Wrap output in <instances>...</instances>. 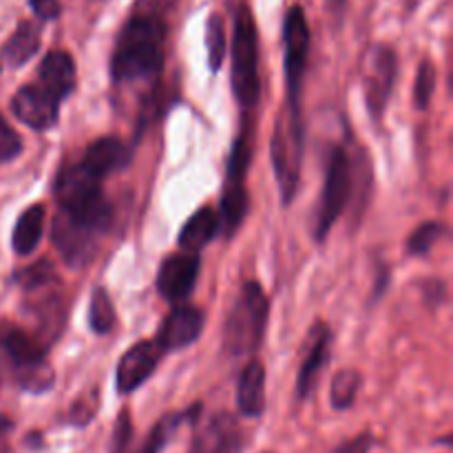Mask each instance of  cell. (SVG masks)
<instances>
[{
    "instance_id": "26",
    "label": "cell",
    "mask_w": 453,
    "mask_h": 453,
    "mask_svg": "<svg viewBox=\"0 0 453 453\" xmlns=\"http://www.w3.org/2000/svg\"><path fill=\"white\" fill-rule=\"evenodd\" d=\"M88 326L96 334H109L115 326V308L109 292L104 288H96L88 308Z\"/></svg>"
},
{
    "instance_id": "4",
    "label": "cell",
    "mask_w": 453,
    "mask_h": 453,
    "mask_svg": "<svg viewBox=\"0 0 453 453\" xmlns=\"http://www.w3.org/2000/svg\"><path fill=\"white\" fill-rule=\"evenodd\" d=\"M0 352L12 363L22 389L42 394L51 389L53 370L47 363L44 345L13 323H0Z\"/></svg>"
},
{
    "instance_id": "19",
    "label": "cell",
    "mask_w": 453,
    "mask_h": 453,
    "mask_svg": "<svg viewBox=\"0 0 453 453\" xmlns=\"http://www.w3.org/2000/svg\"><path fill=\"white\" fill-rule=\"evenodd\" d=\"M128 162H131V149L118 137H100L87 146L82 157L84 166L100 180H104L109 173L124 168Z\"/></svg>"
},
{
    "instance_id": "15",
    "label": "cell",
    "mask_w": 453,
    "mask_h": 453,
    "mask_svg": "<svg viewBox=\"0 0 453 453\" xmlns=\"http://www.w3.org/2000/svg\"><path fill=\"white\" fill-rule=\"evenodd\" d=\"M203 330V314L199 308L193 305H180L171 310L164 319L162 327L157 332V345L164 352H175V349L186 348L195 343Z\"/></svg>"
},
{
    "instance_id": "6",
    "label": "cell",
    "mask_w": 453,
    "mask_h": 453,
    "mask_svg": "<svg viewBox=\"0 0 453 453\" xmlns=\"http://www.w3.org/2000/svg\"><path fill=\"white\" fill-rule=\"evenodd\" d=\"M233 91L243 109H252L259 100V44L255 18L248 4H239L234 16Z\"/></svg>"
},
{
    "instance_id": "33",
    "label": "cell",
    "mask_w": 453,
    "mask_h": 453,
    "mask_svg": "<svg viewBox=\"0 0 453 453\" xmlns=\"http://www.w3.org/2000/svg\"><path fill=\"white\" fill-rule=\"evenodd\" d=\"M29 4L35 16L42 18V20H53V18L60 16V0H29Z\"/></svg>"
},
{
    "instance_id": "17",
    "label": "cell",
    "mask_w": 453,
    "mask_h": 453,
    "mask_svg": "<svg viewBox=\"0 0 453 453\" xmlns=\"http://www.w3.org/2000/svg\"><path fill=\"white\" fill-rule=\"evenodd\" d=\"M93 234L96 233L73 224V221L66 219L62 212L58 215L56 224H53V242H56V248L60 250V255L65 257L71 265L84 264V261L91 259L93 250H96Z\"/></svg>"
},
{
    "instance_id": "34",
    "label": "cell",
    "mask_w": 453,
    "mask_h": 453,
    "mask_svg": "<svg viewBox=\"0 0 453 453\" xmlns=\"http://www.w3.org/2000/svg\"><path fill=\"white\" fill-rule=\"evenodd\" d=\"M372 445H374V438H372V434H358L357 438H352V441L343 442V445L339 447L334 453H370Z\"/></svg>"
},
{
    "instance_id": "25",
    "label": "cell",
    "mask_w": 453,
    "mask_h": 453,
    "mask_svg": "<svg viewBox=\"0 0 453 453\" xmlns=\"http://www.w3.org/2000/svg\"><path fill=\"white\" fill-rule=\"evenodd\" d=\"M363 385V376L358 370H341L339 374L332 379L330 389V403L334 410L343 411L349 410L357 401V394Z\"/></svg>"
},
{
    "instance_id": "16",
    "label": "cell",
    "mask_w": 453,
    "mask_h": 453,
    "mask_svg": "<svg viewBox=\"0 0 453 453\" xmlns=\"http://www.w3.org/2000/svg\"><path fill=\"white\" fill-rule=\"evenodd\" d=\"M330 343L332 334L327 326L326 323H317L310 330L308 352H305L303 365H301L299 376H296V396H299V401H305L314 392V388H317L319 374H321L323 365L330 358Z\"/></svg>"
},
{
    "instance_id": "1",
    "label": "cell",
    "mask_w": 453,
    "mask_h": 453,
    "mask_svg": "<svg viewBox=\"0 0 453 453\" xmlns=\"http://www.w3.org/2000/svg\"><path fill=\"white\" fill-rule=\"evenodd\" d=\"M166 27L155 16H135L127 22L115 44L111 75L115 82L149 78L162 69Z\"/></svg>"
},
{
    "instance_id": "28",
    "label": "cell",
    "mask_w": 453,
    "mask_h": 453,
    "mask_svg": "<svg viewBox=\"0 0 453 453\" xmlns=\"http://www.w3.org/2000/svg\"><path fill=\"white\" fill-rule=\"evenodd\" d=\"M436 66L429 60H423L418 66V73H416V84H414V104L416 109H427L429 102H432L434 91H436Z\"/></svg>"
},
{
    "instance_id": "5",
    "label": "cell",
    "mask_w": 453,
    "mask_h": 453,
    "mask_svg": "<svg viewBox=\"0 0 453 453\" xmlns=\"http://www.w3.org/2000/svg\"><path fill=\"white\" fill-rule=\"evenodd\" d=\"M270 150H273L274 175H277L279 188H281L283 203H290L299 188L301 155H303V127H301V113L296 102H288L286 109L279 113Z\"/></svg>"
},
{
    "instance_id": "14",
    "label": "cell",
    "mask_w": 453,
    "mask_h": 453,
    "mask_svg": "<svg viewBox=\"0 0 453 453\" xmlns=\"http://www.w3.org/2000/svg\"><path fill=\"white\" fill-rule=\"evenodd\" d=\"M188 453H242V429L228 411L211 416L195 432Z\"/></svg>"
},
{
    "instance_id": "22",
    "label": "cell",
    "mask_w": 453,
    "mask_h": 453,
    "mask_svg": "<svg viewBox=\"0 0 453 453\" xmlns=\"http://www.w3.org/2000/svg\"><path fill=\"white\" fill-rule=\"evenodd\" d=\"M221 221L212 208L203 206L190 217L184 224L180 233V246L186 252H199L206 243H211L215 239V234L219 233Z\"/></svg>"
},
{
    "instance_id": "29",
    "label": "cell",
    "mask_w": 453,
    "mask_h": 453,
    "mask_svg": "<svg viewBox=\"0 0 453 453\" xmlns=\"http://www.w3.org/2000/svg\"><path fill=\"white\" fill-rule=\"evenodd\" d=\"M445 234V226L438 224V221H427V224L418 226V228L411 233L407 248H410L411 255H427L434 246L438 243V239Z\"/></svg>"
},
{
    "instance_id": "11",
    "label": "cell",
    "mask_w": 453,
    "mask_h": 453,
    "mask_svg": "<svg viewBox=\"0 0 453 453\" xmlns=\"http://www.w3.org/2000/svg\"><path fill=\"white\" fill-rule=\"evenodd\" d=\"M12 111L27 127L35 131H47L58 122L60 100L49 93L42 84H25L12 97Z\"/></svg>"
},
{
    "instance_id": "35",
    "label": "cell",
    "mask_w": 453,
    "mask_h": 453,
    "mask_svg": "<svg viewBox=\"0 0 453 453\" xmlns=\"http://www.w3.org/2000/svg\"><path fill=\"white\" fill-rule=\"evenodd\" d=\"M343 3L345 0H327L330 9H334V12H341V9H343Z\"/></svg>"
},
{
    "instance_id": "3",
    "label": "cell",
    "mask_w": 453,
    "mask_h": 453,
    "mask_svg": "<svg viewBox=\"0 0 453 453\" xmlns=\"http://www.w3.org/2000/svg\"><path fill=\"white\" fill-rule=\"evenodd\" d=\"M268 326V299L257 281L243 283L224 326V349L233 357L252 354Z\"/></svg>"
},
{
    "instance_id": "13",
    "label": "cell",
    "mask_w": 453,
    "mask_h": 453,
    "mask_svg": "<svg viewBox=\"0 0 453 453\" xmlns=\"http://www.w3.org/2000/svg\"><path fill=\"white\" fill-rule=\"evenodd\" d=\"M199 261L197 252H177L164 259L162 268L157 273V290L166 301H181L193 292L195 283H197Z\"/></svg>"
},
{
    "instance_id": "12",
    "label": "cell",
    "mask_w": 453,
    "mask_h": 453,
    "mask_svg": "<svg viewBox=\"0 0 453 453\" xmlns=\"http://www.w3.org/2000/svg\"><path fill=\"white\" fill-rule=\"evenodd\" d=\"M164 349L159 348L157 341H140L133 345L118 363L115 370V388L119 394H131L140 389L146 380L153 376L162 361Z\"/></svg>"
},
{
    "instance_id": "10",
    "label": "cell",
    "mask_w": 453,
    "mask_h": 453,
    "mask_svg": "<svg viewBox=\"0 0 453 453\" xmlns=\"http://www.w3.org/2000/svg\"><path fill=\"white\" fill-rule=\"evenodd\" d=\"M398 73L396 53L388 47H376L367 58L365 69V102L372 118H380L388 106L389 93Z\"/></svg>"
},
{
    "instance_id": "30",
    "label": "cell",
    "mask_w": 453,
    "mask_h": 453,
    "mask_svg": "<svg viewBox=\"0 0 453 453\" xmlns=\"http://www.w3.org/2000/svg\"><path fill=\"white\" fill-rule=\"evenodd\" d=\"M97 389H91L88 394L80 396L78 401L71 405L69 410V423L75 425V427H84V425L91 423L96 418V411H97Z\"/></svg>"
},
{
    "instance_id": "32",
    "label": "cell",
    "mask_w": 453,
    "mask_h": 453,
    "mask_svg": "<svg viewBox=\"0 0 453 453\" xmlns=\"http://www.w3.org/2000/svg\"><path fill=\"white\" fill-rule=\"evenodd\" d=\"M133 441V425H131V414L128 410H124L119 414L118 423H115V434L113 442H111V453H127L131 449Z\"/></svg>"
},
{
    "instance_id": "27",
    "label": "cell",
    "mask_w": 453,
    "mask_h": 453,
    "mask_svg": "<svg viewBox=\"0 0 453 453\" xmlns=\"http://www.w3.org/2000/svg\"><path fill=\"white\" fill-rule=\"evenodd\" d=\"M206 49L208 65L212 71H219L226 58V27L219 13H212L206 22Z\"/></svg>"
},
{
    "instance_id": "8",
    "label": "cell",
    "mask_w": 453,
    "mask_h": 453,
    "mask_svg": "<svg viewBox=\"0 0 453 453\" xmlns=\"http://www.w3.org/2000/svg\"><path fill=\"white\" fill-rule=\"evenodd\" d=\"M283 44H286L288 102H296L299 104L301 80H303L310 51V27L301 4H295L288 12L286 22H283Z\"/></svg>"
},
{
    "instance_id": "7",
    "label": "cell",
    "mask_w": 453,
    "mask_h": 453,
    "mask_svg": "<svg viewBox=\"0 0 453 453\" xmlns=\"http://www.w3.org/2000/svg\"><path fill=\"white\" fill-rule=\"evenodd\" d=\"M352 188V175H349V157L343 146H332L330 159H327L326 184H323L321 203H319L317 217V239L323 242L330 233L334 221L343 215Z\"/></svg>"
},
{
    "instance_id": "24",
    "label": "cell",
    "mask_w": 453,
    "mask_h": 453,
    "mask_svg": "<svg viewBox=\"0 0 453 453\" xmlns=\"http://www.w3.org/2000/svg\"><path fill=\"white\" fill-rule=\"evenodd\" d=\"M44 233V208L40 203L27 208L20 215V219L16 221V228H13V250L18 255H29L35 250L38 242L42 239Z\"/></svg>"
},
{
    "instance_id": "21",
    "label": "cell",
    "mask_w": 453,
    "mask_h": 453,
    "mask_svg": "<svg viewBox=\"0 0 453 453\" xmlns=\"http://www.w3.org/2000/svg\"><path fill=\"white\" fill-rule=\"evenodd\" d=\"M38 49L40 29L29 20L20 22L18 29L13 31L12 38L4 42L3 51H0V66H3V69H18V66L25 65L27 60H31Z\"/></svg>"
},
{
    "instance_id": "9",
    "label": "cell",
    "mask_w": 453,
    "mask_h": 453,
    "mask_svg": "<svg viewBox=\"0 0 453 453\" xmlns=\"http://www.w3.org/2000/svg\"><path fill=\"white\" fill-rule=\"evenodd\" d=\"M248 157L242 150H234L228 159V175H226L224 195H221V215L219 221L224 224L226 234H234V230L242 226L248 212V190H246V171Z\"/></svg>"
},
{
    "instance_id": "23",
    "label": "cell",
    "mask_w": 453,
    "mask_h": 453,
    "mask_svg": "<svg viewBox=\"0 0 453 453\" xmlns=\"http://www.w3.org/2000/svg\"><path fill=\"white\" fill-rule=\"evenodd\" d=\"M199 411H202V405H195L190 407V410L180 411V414H166L164 418L157 420V425H155L153 429H150V434L146 436V441L142 442L140 449L127 453H162L166 449L168 442H171V438L177 434V429L184 423H188V420L197 418Z\"/></svg>"
},
{
    "instance_id": "20",
    "label": "cell",
    "mask_w": 453,
    "mask_h": 453,
    "mask_svg": "<svg viewBox=\"0 0 453 453\" xmlns=\"http://www.w3.org/2000/svg\"><path fill=\"white\" fill-rule=\"evenodd\" d=\"M237 407L246 418H259L265 410V367L261 361H250L239 374Z\"/></svg>"
},
{
    "instance_id": "2",
    "label": "cell",
    "mask_w": 453,
    "mask_h": 453,
    "mask_svg": "<svg viewBox=\"0 0 453 453\" xmlns=\"http://www.w3.org/2000/svg\"><path fill=\"white\" fill-rule=\"evenodd\" d=\"M56 199L62 215L73 224L91 233L109 228L113 211L102 193V180L82 162L62 168L56 180Z\"/></svg>"
},
{
    "instance_id": "31",
    "label": "cell",
    "mask_w": 453,
    "mask_h": 453,
    "mask_svg": "<svg viewBox=\"0 0 453 453\" xmlns=\"http://www.w3.org/2000/svg\"><path fill=\"white\" fill-rule=\"evenodd\" d=\"M22 150V142L18 133L7 124V119L0 115V164L18 157Z\"/></svg>"
},
{
    "instance_id": "18",
    "label": "cell",
    "mask_w": 453,
    "mask_h": 453,
    "mask_svg": "<svg viewBox=\"0 0 453 453\" xmlns=\"http://www.w3.org/2000/svg\"><path fill=\"white\" fill-rule=\"evenodd\" d=\"M75 62L66 51H51L38 66V84H42L58 100H66L75 88Z\"/></svg>"
}]
</instances>
